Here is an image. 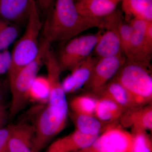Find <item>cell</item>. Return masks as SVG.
Listing matches in <instances>:
<instances>
[{"label": "cell", "instance_id": "6da1fadb", "mask_svg": "<svg viewBox=\"0 0 152 152\" xmlns=\"http://www.w3.org/2000/svg\"><path fill=\"white\" fill-rule=\"evenodd\" d=\"M54 5L52 16L44 28V38L50 44L68 42L92 28H104V18L80 14L75 0H56Z\"/></svg>", "mask_w": 152, "mask_h": 152}, {"label": "cell", "instance_id": "7a4b0ae2", "mask_svg": "<svg viewBox=\"0 0 152 152\" xmlns=\"http://www.w3.org/2000/svg\"><path fill=\"white\" fill-rule=\"evenodd\" d=\"M42 25L34 0L31 4L24 34L17 41L11 53L10 66L7 73L9 82L13 79L21 69L37 56L40 50L39 36Z\"/></svg>", "mask_w": 152, "mask_h": 152}, {"label": "cell", "instance_id": "3957f363", "mask_svg": "<svg viewBox=\"0 0 152 152\" xmlns=\"http://www.w3.org/2000/svg\"><path fill=\"white\" fill-rule=\"evenodd\" d=\"M151 65L126 60L115 80L129 93L138 106L151 102L152 77Z\"/></svg>", "mask_w": 152, "mask_h": 152}, {"label": "cell", "instance_id": "277c9868", "mask_svg": "<svg viewBox=\"0 0 152 152\" xmlns=\"http://www.w3.org/2000/svg\"><path fill=\"white\" fill-rule=\"evenodd\" d=\"M51 44L45 39L40 42V50L37 56L18 72L12 80L9 82L12 94V100L9 115L14 117L24 107L29 100L30 88L43 63Z\"/></svg>", "mask_w": 152, "mask_h": 152}, {"label": "cell", "instance_id": "5b68a950", "mask_svg": "<svg viewBox=\"0 0 152 152\" xmlns=\"http://www.w3.org/2000/svg\"><path fill=\"white\" fill-rule=\"evenodd\" d=\"M67 117V114L48 104L41 111L35 126L34 146L36 152H40L63 130L66 126Z\"/></svg>", "mask_w": 152, "mask_h": 152}, {"label": "cell", "instance_id": "8992f818", "mask_svg": "<svg viewBox=\"0 0 152 152\" xmlns=\"http://www.w3.org/2000/svg\"><path fill=\"white\" fill-rule=\"evenodd\" d=\"M104 32L100 30L96 34L76 37L68 41L58 59L61 71H71L91 55Z\"/></svg>", "mask_w": 152, "mask_h": 152}, {"label": "cell", "instance_id": "52a82bcc", "mask_svg": "<svg viewBox=\"0 0 152 152\" xmlns=\"http://www.w3.org/2000/svg\"><path fill=\"white\" fill-rule=\"evenodd\" d=\"M133 137L132 133L120 124H109L90 147L78 152H132Z\"/></svg>", "mask_w": 152, "mask_h": 152}, {"label": "cell", "instance_id": "ba28073f", "mask_svg": "<svg viewBox=\"0 0 152 152\" xmlns=\"http://www.w3.org/2000/svg\"><path fill=\"white\" fill-rule=\"evenodd\" d=\"M126 61L124 54L99 58L88 83L94 94H100L106 85L115 77Z\"/></svg>", "mask_w": 152, "mask_h": 152}, {"label": "cell", "instance_id": "9c48e42d", "mask_svg": "<svg viewBox=\"0 0 152 152\" xmlns=\"http://www.w3.org/2000/svg\"><path fill=\"white\" fill-rule=\"evenodd\" d=\"M44 63L46 67L50 86V95L48 104L60 109L68 113V104L66 93L63 89L60 75L62 72L58 58L50 50L47 52Z\"/></svg>", "mask_w": 152, "mask_h": 152}, {"label": "cell", "instance_id": "30bf717a", "mask_svg": "<svg viewBox=\"0 0 152 152\" xmlns=\"http://www.w3.org/2000/svg\"><path fill=\"white\" fill-rule=\"evenodd\" d=\"M148 22L133 19L129 22L132 28V34L129 55L126 60L151 65L152 49L148 46L145 39V32Z\"/></svg>", "mask_w": 152, "mask_h": 152}, {"label": "cell", "instance_id": "8fae6325", "mask_svg": "<svg viewBox=\"0 0 152 152\" xmlns=\"http://www.w3.org/2000/svg\"><path fill=\"white\" fill-rule=\"evenodd\" d=\"M104 28L93 53L99 58L115 56L123 53L121 44L115 25L109 16L104 18Z\"/></svg>", "mask_w": 152, "mask_h": 152}, {"label": "cell", "instance_id": "7c38bea8", "mask_svg": "<svg viewBox=\"0 0 152 152\" xmlns=\"http://www.w3.org/2000/svg\"><path fill=\"white\" fill-rule=\"evenodd\" d=\"M99 59L92 55H90L71 70V74L62 83L66 94L75 92L88 83L94 67Z\"/></svg>", "mask_w": 152, "mask_h": 152}, {"label": "cell", "instance_id": "4fadbf2b", "mask_svg": "<svg viewBox=\"0 0 152 152\" xmlns=\"http://www.w3.org/2000/svg\"><path fill=\"white\" fill-rule=\"evenodd\" d=\"M35 133L34 126L13 125L6 152H36L34 146Z\"/></svg>", "mask_w": 152, "mask_h": 152}, {"label": "cell", "instance_id": "5bb4252c", "mask_svg": "<svg viewBox=\"0 0 152 152\" xmlns=\"http://www.w3.org/2000/svg\"><path fill=\"white\" fill-rule=\"evenodd\" d=\"M119 120L123 128L131 127L132 130L152 131V104L137 106L126 110Z\"/></svg>", "mask_w": 152, "mask_h": 152}, {"label": "cell", "instance_id": "9a60e30c", "mask_svg": "<svg viewBox=\"0 0 152 152\" xmlns=\"http://www.w3.org/2000/svg\"><path fill=\"white\" fill-rule=\"evenodd\" d=\"M31 0H0V19L18 25L28 18Z\"/></svg>", "mask_w": 152, "mask_h": 152}, {"label": "cell", "instance_id": "2e32d148", "mask_svg": "<svg viewBox=\"0 0 152 152\" xmlns=\"http://www.w3.org/2000/svg\"><path fill=\"white\" fill-rule=\"evenodd\" d=\"M121 0H80L76 2L80 14L93 18H104L116 10Z\"/></svg>", "mask_w": 152, "mask_h": 152}, {"label": "cell", "instance_id": "e0dca14e", "mask_svg": "<svg viewBox=\"0 0 152 152\" xmlns=\"http://www.w3.org/2000/svg\"><path fill=\"white\" fill-rule=\"evenodd\" d=\"M121 3L128 23L134 18L152 22V0H121Z\"/></svg>", "mask_w": 152, "mask_h": 152}, {"label": "cell", "instance_id": "ac0fdd59", "mask_svg": "<svg viewBox=\"0 0 152 152\" xmlns=\"http://www.w3.org/2000/svg\"><path fill=\"white\" fill-rule=\"evenodd\" d=\"M100 94L110 99L126 110L139 106L129 93L115 79L106 85Z\"/></svg>", "mask_w": 152, "mask_h": 152}, {"label": "cell", "instance_id": "d6986e66", "mask_svg": "<svg viewBox=\"0 0 152 152\" xmlns=\"http://www.w3.org/2000/svg\"><path fill=\"white\" fill-rule=\"evenodd\" d=\"M125 111L110 99L102 96L97 101L94 116L102 122L110 124L119 119Z\"/></svg>", "mask_w": 152, "mask_h": 152}, {"label": "cell", "instance_id": "ffe728a7", "mask_svg": "<svg viewBox=\"0 0 152 152\" xmlns=\"http://www.w3.org/2000/svg\"><path fill=\"white\" fill-rule=\"evenodd\" d=\"M75 115L76 130L88 135L99 136L102 131V122L94 116Z\"/></svg>", "mask_w": 152, "mask_h": 152}, {"label": "cell", "instance_id": "44dd1931", "mask_svg": "<svg viewBox=\"0 0 152 152\" xmlns=\"http://www.w3.org/2000/svg\"><path fill=\"white\" fill-rule=\"evenodd\" d=\"M97 99L89 95H82L73 98L70 106L76 115L94 116Z\"/></svg>", "mask_w": 152, "mask_h": 152}, {"label": "cell", "instance_id": "7402d4cb", "mask_svg": "<svg viewBox=\"0 0 152 152\" xmlns=\"http://www.w3.org/2000/svg\"><path fill=\"white\" fill-rule=\"evenodd\" d=\"M50 86L48 78L43 76H37L31 85L29 91V100L34 102H48Z\"/></svg>", "mask_w": 152, "mask_h": 152}, {"label": "cell", "instance_id": "603a6c76", "mask_svg": "<svg viewBox=\"0 0 152 152\" xmlns=\"http://www.w3.org/2000/svg\"><path fill=\"white\" fill-rule=\"evenodd\" d=\"M18 25L0 19V51L8 49L19 34Z\"/></svg>", "mask_w": 152, "mask_h": 152}, {"label": "cell", "instance_id": "cb8c5ba5", "mask_svg": "<svg viewBox=\"0 0 152 152\" xmlns=\"http://www.w3.org/2000/svg\"><path fill=\"white\" fill-rule=\"evenodd\" d=\"M98 137L85 134L75 130L66 137L71 152H78L90 147Z\"/></svg>", "mask_w": 152, "mask_h": 152}, {"label": "cell", "instance_id": "d4e9b609", "mask_svg": "<svg viewBox=\"0 0 152 152\" xmlns=\"http://www.w3.org/2000/svg\"><path fill=\"white\" fill-rule=\"evenodd\" d=\"M133 137L132 152H152V142L151 137L147 131L132 130Z\"/></svg>", "mask_w": 152, "mask_h": 152}, {"label": "cell", "instance_id": "484cf974", "mask_svg": "<svg viewBox=\"0 0 152 152\" xmlns=\"http://www.w3.org/2000/svg\"><path fill=\"white\" fill-rule=\"evenodd\" d=\"M11 62V54L8 49L0 52V76L8 72Z\"/></svg>", "mask_w": 152, "mask_h": 152}, {"label": "cell", "instance_id": "4316f807", "mask_svg": "<svg viewBox=\"0 0 152 152\" xmlns=\"http://www.w3.org/2000/svg\"><path fill=\"white\" fill-rule=\"evenodd\" d=\"M13 125L0 129V152H6L7 145L10 137Z\"/></svg>", "mask_w": 152, "mask_h": 152}, {"label": "cell", "instance_id": "83f0119b", "mask_svg": "<svg viewBox=\"0 0 152 152\" xmlns=\"http://www.w3.org/2000/svg\"><path fill=\"white\" fill-rule=\"evenodd\" d=\"M66 137L53 142L47 152H70Z\"/></svg>", "mask_w": 152, "mask_h": 152}, {"label": "cell", "instance_id": "f1b7e54d", "mask_svg": "<svg viewBox=\"0 0 152 152\" xmlns=\"http://www.w3.org/2000/svg\"><path fill=\"white\" fill-rule=\"evenodd\" d=\"M56 0H35L37 6L43 12H48L54 4Z\"/></svg>", "mask_w": 152, "mask_h": 152}, {"label": "cell", "instance_id": "f546056e", "mask_svg": "<svg viewBox=\"0 0 152 152\" xmlns=\"http://www.w3.org/2000/svg\"><path fill=\"white\" fill-rule=\"evenodd\" d=\"M7 107L3 102L0 103V129L4 127L8 118Z\"/></svg>", "mask_w": 152, "mask_h": 152}, {"label": "cell", "instance_id": "4dcf8cb0", "mask_svg": "<svg viewBox=\"0 0 152 152\" xmlns=\"http://www.w3.org/2000/svg\"><path fill=\"white\" fill-rule=\"evenodd\" d=\"M145 39L148 46L152 49V22L148 23L145 32Z\"/></svg>", "mask_w": 152, "mask_h": 152}, {"label": "cell", "instance_id": "1f68e13d", "mask_svg": "<svg viewBox=\"0 0 152 152\" xmlns=\"http://www.w3.org/2000/svg\"><path fill=\"white\" fill-rule=\"evenodd\" d=\"M9 87V84L8 79L0 77V103L3 102L4 96L5 94L6 91L8 87Z\"/></svg>", "mask_w": 152, "mask_h": 152}, {"label": "cell", "instance_id": "d6a6232c", "mask_svg": "<svg viewBox=\"0 0 152 152\" xmlns=\"http://www.w3.org/2000/svg\"><path fill=\"white\" fill-rule=\"evenodd\" d=\"M31 1H34V0H31Z\"/></svg>", "mask_w": 152, "mask_h": 152}, {"label": "cell", "instance_id": "836d02e7", "mask_svg": "<svg viewBox=\"0 0 152 152\" xmlns=\"http://www.w3.org/2000/svg\"><path fill=\"white\" fill-rule=\"evenodd\" d=\"M79 1H80V0H79Z\"/></svg>", "mask_w": 152, "mask_h": 152}, {"label": "cell", "instance_id": "e575fe53", "mask_svg": "<svg viewBox=\"0 0 152 152\" xmlns=\"http://www.w3.org/2000/svg\"><path fill=\"white\" fill-rule=\"evenodd\" d=\"M0 52H1V51H0Z\"/></svg>", "mask_w": 152, "mask_h": 152}]
</instances>
